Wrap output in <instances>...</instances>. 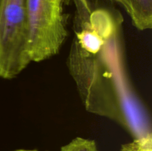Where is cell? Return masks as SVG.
Here are the masks:
<instances>
[{
  "instance_id": "obj_7",
  "label": "cell",
  "mask_w": 152,
  "mask_h": 151,
  "mask_svg": "<svg viewBox=\"0 0 152 151\" xmlns=\"http://www.w3.org/2000/svg\"><path fill=\"white\" fill-rule=\"evenodd\" d=\"M13 151H39L37 150H25V149H19V150H16Z\"/></svg>"
},
{
  "instance_id": "obj_6",
  "label": "cell",
  "mask_w": 152,
  "mask_h": 151,
  "mask_svg": "<svg viewBox=\"0 0 152 151\" xmlns=\"http://www.w3.org/2000/svg\"><path fill=\"white\" fill-rule=\"evenodd\" d=\"M120 151H152V134L134 139L132 142L122 145Z\"/></svg>"
},
{
  "instance_id": "obj_5",
  "label": "cell",
  "mask_w": 152,
  "mask_h": 151,
  "mask_svg": "<svg viewBox=\"0 0 152 151\" xmlns=\"http://www.w3.org/2000/svg\"><path fill=\"white\" fill-rule=\"evenodd\" d=\"M60 151H98V149L94 140L77 137L62 146Z\"/></svg>"
},
{
  "instance_id": "obj_2",
  "label": "cell",
  "mask_w": 152,
  "mask_h": 151,
  "mask_svg": "<svg viewBox=\"0 0 152 151\" xmlns=\"http://www.w3.org/2000/svg\"><path fill=\"white\" fill-rule=\"evenodd\" d=\"M31 62L27 0H0V77L14 78Z\"/></svg>"
},
{
  "instance_id": "obj_1",
  "label": "cell",
  "mask_w": 152,
  "mask_h": 151,
  "mask_svg": "<svg viewBox=\"0 0 152 151\" xmlns=\"http://www.w3.org/2000/svg\"><path fill=\"white\" fill-rule=\"evenodd\" d=\"M70 74L88 112L120 124L134 139L152 134L150 116L128 76L123 18L97 0H73Z\"/></svg>"
},
{
  "instance_id": "obj_3",
  "label": "cell",
  "mask_w": 152,
  "mask_h": 151,
  "mask_svg": "<svg viewBox=\"0 0 152 151\" xmlns=\"http://www.w3.org/2000/svg\"><path fill=\"white\" fill-rule=\"evenodd\" d=\"M67 1L27 0L31 62H42L59 53L68 35L64 13Z\"/></svg>"
},
{
  "instance_id": "obj_4",
  "label": "cell",
  "mask_w": 152,
  "mask_h": 151,
  "mask_svg": "<svg viewBox=\"0 0 152 151\" xmlns=\"http://www.w3.org/2000/svg\"><path fill=\"white\" fill-rule=\"evenodd\" d=\"M121 6L140 30L152 28V0H107Z\"/></svg>"
}]
</instances>
